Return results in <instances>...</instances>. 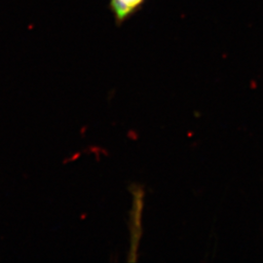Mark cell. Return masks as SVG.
<instances>
[{"mask_svg": "<svg viewBox=\"0 0 263 263\" xmlns=\"http://www.w3.org/2000/svg\"><path fill=\"white\" fill-rule=\"evenodd\" d=\"M133 192V210L131 213V252L129 254V261L137 260V252L140 244L141 235V212L143 208V196L144 192L141 186H136L132 189Z\"/></svg>", "mask_w": 263, "mask_h": 263, "instance_id": "cell-1", "label": "cell"}, {"mask_svg": "<svg viewBox=\"0 0 263 263\" xmlns=\"http://www.w3.org/2000/svg\"><path fill=\"white\" fill-rule=\"evenodd\" d=\"M145 0H110V9L117 24H122L140 9Z\"/></svg>", "mask_w": 263, "mask_h": 263, "instance_id": "cell-2", "label": "cell"}]
</instances>
